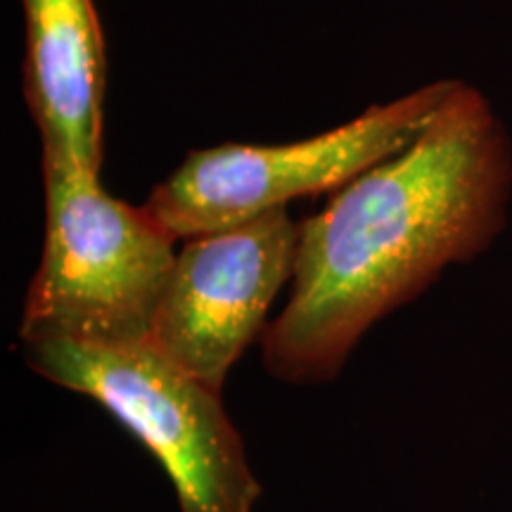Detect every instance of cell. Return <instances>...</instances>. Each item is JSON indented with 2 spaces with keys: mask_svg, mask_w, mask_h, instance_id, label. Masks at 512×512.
Listing matches in <instances>:
<instances>
[{
  "mask_svg": "<svg viewBox=\"0 0 512 512\" xmlns=\"http://www.w3.org/2000/svg\"><path fill=\"white\" fill-rule=\"evenodd\" d=\"M510 188L508 131L491 102L458 81L406 150L299 223L290 299L261 337L268 375L335 380L377 320L494 242Z\"/></svg>",
  "mask_w": 512,
  "mask_h": 512,
  "instance_id": "obj_1",
  "label": "cell"
},
{
  "mask_svg": "<svg viewBox=\"0 0 512 512\" xmlns=\"http://www.w3.org/2000/svg\"><path fill=\"white\" fill-rule=\"evenodd\" d=\"M43 188L46 240L24 299L19 342H147L178 240L145 207L112 197L100 171L43 157Z\"/></svg>",
  "mask_w": 512,
  "mask_h": 512,
  "instance_id": "obj_2",
  "label": "cell"
},
{
  "mask_svg": "<svg viewBox=\"0 0 512 512\" xmlns=\"http://www.w3.org/2000/svg\"><path fill=\"white\" fill-rule=\"evenodd\" d=\"M43 380L100 403L143 444L174 484L181 512H254L261 484L219 389L150 347L69 339L19 342Z\"/></svg>",
  "mask_w": 512,
  "mask_h": 512,
  "instance_id": "obj_3",
  "label": "cell"
},
{
  "mask_svg": "<svg viewBox=\"0 0 512 512\" xmlns=\"http://www.w3.org/2000/svg\"><path fill=\"white\" fill-rule=\"evenodd\" d=\"M456 83L434 81L297 143H230L192 150L174 174L150 192L143 207L171 238L190 240L235 228L299 197L337 192L406 150L441 110Z\"/></svg>",
  "mask_w": 512,
  "mask_h": 512,
  "instance_id": "obj_4",
  "label": "cell"
},
{
  "mask_svg": "<svg viewBox=\"0 0 512 512\" xmlns=\"http://www.w3.org/2000/svg\"><path fill=\"white\" fill-rule=\"evenodd\" d=\"M299 223L287 207L219 233L185 240L159 299L147 344L214 389L256 337L292 283Z\"/></svg>",
  "mask_w": 512,
  "mask_h": 512,
  "instance_id": "obj_5",
  "label": "cell"
},
{
  "mask_svg": "<svg viewBox=\"0 0 512 512\" xmlns=\"http://www.w3.org/2000/svg\"><path fill=\"white\" fill-rule=\"evenodd\" d=\"M24 98L43 157L102 166L105 38L93 0H22Z\"/></svg>",
  "mask_w": 512,
  "mask_h": 512,
  "instance_id": "obj_6",
  "label": "cell"
}]
</instances>
